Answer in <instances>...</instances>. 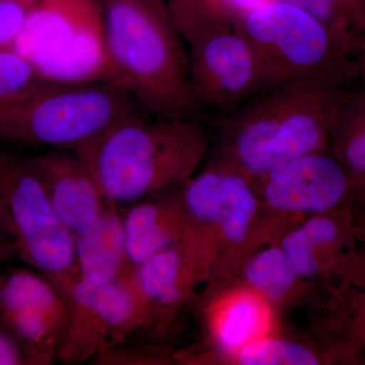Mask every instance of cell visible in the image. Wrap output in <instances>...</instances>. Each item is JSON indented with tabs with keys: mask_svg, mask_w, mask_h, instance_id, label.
I'll return each instance as SVG.
<instances>
[{
	"mask_svg": "<svg viewBox=\"0 0 365 365\" xmlns=\"http://www.w3.org/2000/svg\"><path fill=\"white\" fill-rule=\"evenodd\" d=\"M209 124L203 118L140 113L113 125L76 153L108 204L137 202L176 189L195 174L210 150Z\"/></svg>",
	"mask_w": 365,
	"mask_h": 365,
	"instance_id": "7a4b0ae2",
	"label": "cell"
},
{
	"mask_svg": "<svg viewBox=\"0 0 365 365\" xmlns=\"http://www.w3.org/2000/svg\"><path fill=\"white\" fill-rule=\"evenodd\" d=\"M318 295L328 361L365 364V245L319 287Z\"/></svg>",
	"mask_w": 365,
	"mask_h": 365,
	"instance_id": "9a60e30c",
	"label": "cell"
},
{
	"mask_svg": "<svg viewBox=\"0 0 365 365\" xmlns=\"http://www.w3.org/2000/svg\"><path fill=\"white\" fill-rule=\"evenodd\" d=\"M124 212L125 208L109 204L88 227L74 234L79 277L103 284L118 279L131 267Z\"/></svg>",
	"mask_w": 365,
	"mask_h": 365,
	"instance_id": "d6986e66",
	"label": "cell"
},
{
	"mask_svg": "<svg viewBox=\"0 0 365 365\" xmlns=\"http://www.w3.org/2000/svg\"><path fill=\"white\" fill-rule=\"evenodd\" d=\"M21 245L13 217L0 197V264L20 258Z\"/></svg>",
	"mask_w": 365,
	"mask_h": 365,
	"instance_id": "83f0119b",
	"label": "cell"
},
{
	"mask_svg": "<svg viewBox=\"0 0 365 365\" xmlns=\"http://www.w3.org/2000/svg\"><path fill=\"white\" fill-rule=\"evenodd\" d=\"M148 328L150 313L134 283L132 266L121 277L103 284L78 277L69 294L57 359L64 364L91 361Z\"/></svg>",
	"mask_w": 365,
	"mask_h": 365,
	"instance_id": "9c48e42d",
	"label": "cell"
},
{
	"mask_svg": "<svg viewBox=\"0 0 365 365\" xmlns=\"http://www.w3.org/2000/svg\"><path fill=\"white\" fill-rule=\"evenodd\" d=\"M253 187L282 235L311 216L362 206L349 175L330 151L281 163Z\"/></svg>",
	"mask_w": 365,
	"mask_h": 365,
	"instance_id": "8fae6325",
	"label": "cell"
},
{
	"mask_svg": "<svg viewBox=\"0 0 365 365\" xmlns=\"http://www.w3.org/2000/svg\"><path fill=\"white\" fill-rule=\"evenodd\" d=\"M177 361V353H172L158 345L127 343L106 350L91 360L96 365H157Z\"/></svg>",
	"mask_w": 365,
	"mask_h": 365,
	"instance_id": "484cf974",
	"label": "cell"
},
{
	"mask_svg": "<svg viewBox=\"0 0 365 365\" xmlns=\"http://www.w3.org/2000/svg\"><path fill=\"white\" fill-rule=\"evenodd\" d=\"M0 197L18 232L20 258L45 276L68 304L79 277L74 235L53 209L29 157L0 148Z\"/></svg>",
	"mask_w": 365,
	"mask_h": 365,
	"instance_id": "ba28073f",
	"label": "cell"
},
{
	"mask_svg": "<svg viewBox=\"0 0 365 365\" xmlns=\"http://www.w3.org/2000/svg\"><path fill=\"white\" fill-rule=\"evenodd\" d=\"M364 206L311 216L287 230L278 244L300 277L321 287L365 242Z\"/></svg>",
	"mask_w": 365,
	"mask_h": 365,
	"instance_id": "4fadbf2b",
	"label": "cell"
},
{
	"mask_svg": "<svg viewBox=\"0 0 365 365\" xmlns=\"http://www.w3.org/2000/svg\"><path fill=\"white\" fill-rule=\"evenodd\" d=\"M98 4L110 81L153 116L207 120L194 100L188 54L167 4L163 0H98Z\"/></svg>",
	"mask_w": 365,
	"mask_h": 365,
	"instance_id": "3957f363",
	"label": "cell"
},
{
	"mask_svg": "<svg viewBox=\"0 0 365 365\" xmlns=\"http://www.w3.org/2000/svg\"><path fill=\"white\" fill-rule=\"evenodd\" d=\"M132 276L148 313L150 328L163 330L212 278L207 252L193 235L176 246L132 266Z\"/></svg>",
	"mask_w": 365,
	"mask_h": 365,
	"instance_id": "5bb4252c",
	"label": "cell"
},
{
	"mask_svg": "<svg viewBox=\"0 0 365 365\" xmlns=\"http://www.w3.org/2000/svg\"><path fill=\"white\" fill-rule=\"evenodd\" d=\"M364 1L365 2V0H364Z\"/></svg>",
	"mask_w": 365,
	"mask_h": 365,
	"instance_id": "4dcf8cb0",
	"label": "cell"
},
{
	"mask_svg": "<svg viewBox=\"0 0 365 365\" xmlns=\"http://www.w3.org/2000/svg\"><path fill=\"white\" fill-rule=\"evenodd\" d=\"M68 304L42 274L24 268L0 273V329L20 343L32 365H47L57 352Z\"/></svg>",
	"mask_w": 365,
	"mask_h": 365,
	"instance_id": "7c38bea8",
	"label": "cell"
},
{
	"mask_svg": "<svg viewBox=\"0 0 365 365\" xmlns=\"http://www.w3.org/2000/svg\"><path fill=\"white\" fill-rule=\"evenodd\" d=\"M144 112L111 81H44L0 106V138L76 151L113 125Z\"/></svg>",
	"mask_w": 365,
	"mask_h": 365,
	"instance_id": "5b68a950",
	"label": "cell"
},
{
	"mask_svg": "<svg viewBox=\"0 0 365 365\" xmlns=\"http://www.w3.org/2000/svg\"><path fill=\"white\" fill-rule=\"evenodd\" d=\"M359 90L365 98V50L359 57Z\"/></svg>",
	"mask_w": 365,
	"mask_h": 365,
	"instance_id": "f546056e",
	"label": "cell"
},
{
	"mask_svg": "<svg viewBox=\"0 0 365 365\" xmlns=\"http://www.w3.org/2000/svg\"><path fill=\"white\" fill-rule=\"evenodd\" d=\"M14 48L45 81H110L98 0H38Z\"/></svg>",
	"mask_w": 365,
	"mask_h": 365,
	"instance_id": "52a82bcc",
	"label": "cell"
},
{
	"mask_svg": "<svg viewBox=\"0 0 365 365\" xmlns=\"http://www.w3.org/2000/svg\"><path fill=\"white\" fill-rule=\"evenodd\" d=\"M356 88L294 83L262 91L211 123L209 160L254 185L281 163L330 151L338 118Z\"/></svg>",
	"mask_w": 365,
	"mask_h": 365,
	"instance_id": "6da1fadb",
	"label": "cell"
},
{
	"mask_svg": "<svg viewBox=\"0 0 365 365\" xmlns=\"http://www.w3.org/2000/svg\"><path fill=\"white\" fill-rule=\"evenodd\" d=\"M234 281L263 297L277 313L316 299L319 287L295 272L278 242L264 245L242 264Z\"/></svg>",
	"mask_w": 365,
	"mask_h": 365,
	"instance_id": "ffe728a7",
	"label": "cell"
},
{
	"mask_svg": "<svg viewBox=\"0 0 365 365\" xmlns=\"http://www.w3.org/2000/svg\"><path fill=\"white\" fill-rule=\"evenodd\" d=\"M178 191L192 232L210 257L209 283L234 281L255 250L279 240L253 185L220 163L208 160Z\"/></svg>",
	"mask_w": 365,
	"mask_h": 365,
	"instance_id": "8992f818",
	"label": "cell"
},
{
	"mask_svg": "<svg viewBox=\"0 0 365 365\" xmlns=\"http://www.w3.org/2000/svg\"><path fill=\"white\" fill-rule=\"evenodd\" d=\"M29 158L53 209L73 235L88 227L109 205L85 160L76 151L50 148Z\"/></svg>",
	"mask_w": 365,
	"mask_h": 365,
	"instance_id": "e0dca14e",
	"label": "cell"
},
{
	"mask_svg": "<svg viewBox=\"0 0 365 365\" xmlns=\"http://www.w3.org/2000/svg\"><path fill=\"white\" fill-rule=\"evenodd\" d=\"M38 0H0V47H14Z\"/></svg>",
	"mask_w": 365,
	"mask_h": 365,
	"instance_id": "4316f807",
	"label": "cell"
},
{
	"mask_svg": "<svg viewBox=\"0 0 365 365\" xmlns=\"http://www.w3.org/2000/svg\"><path fill=\"white\" fill-rule=\"evenodd\" d=\"M237 25L256 57L264 91L294 83L359 86V57L299 7L267 0Z\"/></svg>",
	"mask_w": 365,
	"mask_h": 365,
	"instance_id": "277c9868",
	"label": "cell"
},
{
	"mask_svg": "<svg viewBox=\"0 0 365 365\" xmlns=\"http://www.w3.org/2000/svg\"><path fill=\"white\" fill-rule=\"evenodd\" d=\"M178 188L148 197L125 208V235L132 266L176 246L191 234V222Z\"/></svg>",
	"mask_w": 365,
	"mask_h": 365,
	"instance_id": "ac0fdd59",
	"label": "cell"
},
{
	"mask_svg": "<svg viewBox=\"0 0 365 365\" xmlns=\"http://www.w3.org/2000/svg\"><path fill=\"white\" fill-rule=\"evenodd\" d=\"M187 44L192 93L211 123L264 91L256 57L237 23L208 26Z\"/></svg>",
	"mask_w": 365,
	"mask_h": 365,
	"instance_id": "30bf717a",
	"label": "cell"
},
{
	"mask_svg": "<svg viewBox=\"0 0 365 365\" xmlns=\"http://www.w3.org/2000/svg\"><path fill=\"white\" fill-rule=\"evenodd\" d=\"M326 355L297 341L275 334L255 340L234 355L228 364L241 365H318L327 364Z\"/></svg>",
	"mask_w": 365,
	"mask_h": 365,
	"instance_id": "603a6c76",
	"label": "cell"
},
{
	"mask_svg": "<svg viewBox=\"0 0 365 365\" xmlns=\"http://www.w3.org/2000/svg\"><path fill=\"white\" fill-rule=\"evenodd\" d=\"M225 0H169L168 9L175 28L184 41L216 25L228 23L225 16Z\"/></svg>",
	"mask_w": 365,
	"mask_h": 365,
	"instance_id": "cb8c5ba5",
	"label": "cell"
},
{
	"mask_svg": "<svg viewBox=\"0 0 365 365\" xmlns=\"http://www.w3.org/2000/svg\"><path fill=\"white\" fill-rule=\"evenodd\" d=\"M45 79L25 55L14 47H0V106L21 97Z\"/></svg>",
	"mask_w": 365,
	"mask_h": 365,
	"instance_id": "d4e9b609",
	"label": "cell"
},
{
	"mask_svg": "<svg viewBox=\"0 0 365 365\" xmlns=\"http://www.w3.org/2000/svg\"><path fill=\"white\" fill-rule=\"evenodd\" d=\"M26 364H31V361L20 343L0 329V365Z\"/></svg>",
	"mask_w": 365,
	"mask_h": 365,
	"instance_id": "f1b7e54d",
	"label": "cell"
},
{
	"mask_svg": "<svg viewBox=\"0 0 365 365\" xmlns=\"http://www.w3.org/2000/svg\"><path fill=\"white\" fill-rule=\"evenodd\" d=\"M325 25L357 57L365 50L364 0H281Z\"/></svg>",
	"mask_w": 365,
	"mask_h": 365,
	"instance_id": "7402d4cb",
	"label": "cell"
},
{
	"mask_svg": "<svg viewBox=\"0 0 365 365\" xmlns=\"http://www.w3.org/2000/svg\"><path fill=\"white\" fill-rule=\"evenodd\" d=\"M330 153L349 175L365 208V98L359 86L340 113L331 137Z\"/></svg>",
	"mask_w": 365,
	"mask_h": 365,
	"instance_id": "44dd1931",
	"label": "cell"
},
{
	"mask_svg": "<svg viewBox=\"0 0 365 365\" xmlns=\"http://www.w3.org/2000/svg\"><path fill=\"white\" fill-rule=\"evenodd\" d=\"M202 314L209 353L201 360L228 361L245 346L274 333L276 313L263 297L237 281L205 287Z\"/></svg>",
	"mask_w": 365,
	"mask_h": 365,
	"instance_id": "2e32d148",
	"label": "cell"
}]
</instances>
